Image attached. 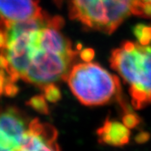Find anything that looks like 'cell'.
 Here are the masks:
<instances>
[{
    "label": "cell",
    "mask_w": 151,
    "mask_h": 151,
    "mask_svg": "<svg viewBox=\"0 0 151 151\" xmlns=\"http://www.w3.org/2000/svg\"><path fill=\"white\" fill-rule=\"evenodd\" d=\"M44 92V97L45 100L50 103H56L61 97V92L60 91L59 87L55 86L54 83H50L42 87Z\"/></svg>",
    "instance_id": "9c48e42d"
},
{
    "label": "cell",
    "mask_w": 151,
    "mask_h": 151,
    "mask_svg": "<svg viewBox=\"0 0 151 151\" xmlns=\"http://www.w3.org/2000/svg\"><path fill=\"white\" fill-rule=\"evenodd\" d=\"M27 105L30 106L39 113L47 114L49 113V107L46 103V100L42 95H37L30 98L27 102Z\"/></svg>",
    "instance_id": "ba28073f"
},
{
    "label": "cell",
    "mask_w": 151,
    "mask_h": 151,
    "mask_svg": "<svg viewBox=\"0 0 151 151\" xmlns=\"http://www.w3.org/2000/svg\"><path fill=\"white\" fill-rule=\"evenodd\" d=\"M54 1L57 5L60 6L61 5V4H62V1H63V0H54Z\"/></svg>",
    "instance_id": "e0dca14e"
},
{
    "label": "cell",
    "mask_w": 151,
    "mask_h": 151,
    "mask_svg": "<svg viewBox=\"0 0 151 151\" xmlns=\"http://www.w3.org/2000/svg\"><path fill=\"white\" fill-rule=\"evenodd\" d=\"M72 94L83 105L102 106L113 100L121 101L119 79L93 62L73 65L66 80Z\"/></svg>",
    "instance_id": "3957f363"
},
{
    "label": "cell",
    "mask_w": 151,
    "mask_h": 151,
    "mask_svg": "<svg viewBox=\"0 0 151 151\" xmlns=\"http://www.w3.org/2000/svg\"><path fill=\"white\" fill-rule=\"evenodd\" d=\"M7 44V35L6 34L0 32V50H3L6 47Z\"/></svg>",
    "instance_id": "9a60e30c"
},
{
    "label": "cell",
    "mask_w": 151,
    "mask_h": 151,
    "mask_svg": "<svg viewBox=\"0 0 151 151\" xmlns=\"http://www.w3.org/2000/svg\"><path fill=\"white\" fill-rule=\"evenodd\" d=\"M122 122L129 129H135L139 124L140 119H139L138 115H136L135 113H132L131 111L128 110V111H125L124 112V115L123 116Z\"/></svg>",
    "instance_id": "30bf717a"
},
{
    "label": "cell",
    "mask_w": 151,
    "mask_h": 151,
    "mask_svg": "<svg viewBox=\"0 0 151 151\" xmlns=\"http://www.w3.org/2000/svg\"><path fill=\"white\" fill-rule=\"evenodd\" d=\"M44 13L38 0H0V17L10 22L25 20Z\"/></svg>",
    "instance_id": "8992f818"
},
{
    "label": "cell",
    "mask_w": 151,
    "mask_h": 151,
    "mask_svg": "<svg viewBox=\"0 0 151 151\" xmlns=\"http://www.w3.org/2000/svg\"><path fill=\"white\" fill-rule=\"evenodd\" d=\"M94 50L92 49L86 48L82 50L80 53V56L82 60H84L85 62H89L92 61V60L94 57Z\"/></svg>",
    "instance_id": "4fadbf2b"
},
{
    "label": "cell",
    "mask_w": 151,
    "mask_h": 151,
    "mask_svg": "<svg viewBox=\"0 0 151 151\" xmlns=\"http://www.w3.org/2000/svg\"><path fill=\"white\" fill-rule=\"evenodd\" d=\"M19 109L0 111V151H18L27 134L29 123Z\"/></svg>",
    "instance_id": "277c9868"
},
{
    "label": "cell",
    "mask_w": 151,
    "mask_h": 151,
    "mask_svg": "<svg viewBox=\"0 0 151 151\" xmlns=\"http://www.w3.org/2000/svg\"><path fill=\"white\" fill-rule=\"evenodd\" d=\"M110 65L129 86L135 109L151 104V44L126 41L112 51Z\"/></svg>",
    "instance_id": "6da1fadb"
},
{
    "label": "cell",
    "mask_w": 151,
    "mask_h": 151,
    "mask_svg": "<svg viewBox=\"0 0 151 151\" xmlns=\"http://www.w3.org/2000/svg\"><path fill=\"white\" fill-rule=\"evenodd\" d=\"M5 80L6 77L0 75V96L2 94H4V86H5L6 83Z\"/></svg>",
    "instance_id": "2e32d148"
},
{
    "label": "cell",
    "mask_w": 151,
    "mask_h": 151,
    "mask_svg": "<svg viewBox=\"0 0 151 151\" xmlns=\"http://www.w3.org/2000/svg\"><path fill=\"white\" fill-rule=\"evenodd\" d=\"M57 136V130L53 126L38 119H32L18 151H60Z\"/></svg>",
    "instance_id": "5b68a950"
},
{
    "label": "cell",
    "mask_w": 151,
    "mask_h": 151,
    "mask_svg": "<svg viewBox=\"0 0 151 151\" xmlns=\"http://www.w3.org/2000/svg\"><path fill=\"white\" fill-rule=\"evenodd\" d=\"M9 61H8V59L6 58V56L4 55H0V69H4V70H7L8 67H9Z\"/></svg>",
    "instance_id": "5bb4252c"
},
{
    "label": "cell",
    "mask_w": 151,
    "mask_h": 151,
    "mask_svg": "<svg viewBox=\"0 0 151 151\" xmlns=\"http://www.w3.org/2000/svg\"><path fill=\"white\" fill-rule=\"evenodd\" d=\"M97 135L100 144L116 148L124 147L129 143L131 129L122 121L106 119L97 129Z\"/></svg>",
    "instance_id": "52a82bcc"
},
{
    "label": "cell",
    "mask_w": 151,
    "mask_h": 151,
    "mask_svg": "<svg viewBox=\"0 0 151 151\" xmlns=\"http://www.w3.org/2000/svg\"><path fill=\"white\" fill-rule=\"evenodd\" d=\"M69 14L86 27L109 35L131 15L151 18L141 0H69Z\"/></svg>",
    "instance_id": "7a4b0ae2"
},
{
    "label": "cell",
    "mask_w": 151,
    "mask_h": 151,
    "mask_svg": "<svg viewBox=\"0 0 151 151\" xmlns=\"http://www.w3.org/2000/svg\"><path fill=\"white\" fill-rule=\"evenodd\" d=\"M19 87L14 82H7L4 86V94L8 97H14L18 94Z\"/></svg>",
    "instance_id": "8fae6325"
},
{
    "label": "cell",
    "mask_w": 151,
    "mask_h": 151,
    "mask_svg": "<svg viewBox=\"0 0 151 151\" xmlns=\"http://www.w3.org/2000/svg\"><path fill=\"white\" fill-rule=\"evenodd\" d=\"M64 19L61 18L60 16H55L51 17L50 19V24H49V27H53L57 29H60L61 28L64 26Z\"/></svg>",
    "instance_id": "7c38bea8"
}]
</instances>
